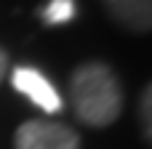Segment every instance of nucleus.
<instances>
[{
	"label": "nucleus",
	"instance_id": "nucleus-7",
	"mask_svg": "<svg viewBox=\"0 0 152 149\" xmlns=\"http://www.w3.org/2000/svg\"><path fill=\"white\" fill-rule=\"evenodd\" d=\"M5 72H8V53L0 48V83H3V77H5Z\"/></svg>",
	"mask_w": 152,
	"mask_h": 149
},
{
	"label": "nucleus",
	"instance_id": "nucleus-3",
	"mask_svg": "<svg viewBox=\"0 0 152 149\" xmlns=\"http://www.w3.org/2000/svg\"><path fill=\"white\" fill-rule=\"evenodd\" d=\"M11 85L21 93V96H27L35 107H40L43 112H48V115H53V112H59L61 109V96H59V91L51 85V80L43 75V72H37L35 67H16L13 72H11Z\"/></svg>",
	"mask_w": 152,
	"mask_h": 149
},
{
	"label": "nucleus",
	"instance_id": "nucleus-5",
	"mask_svg": "<svg viewBox=\"0 0 152 149\" xmlns=\"http://www.w3.org/2000/svg\"><path fill=\"white\" fill-rule=\"evenodd\" d=\"M75 13H77L75 0H48L45 8L40 11V19H43L45 24L56 27V24H67V21H72Z\"/></svg>",
	"mask_w": 152,
	"mask_h": 149
},
{
	"label": "nucleus",
	"instance_id": "nucleus-1",
	"mask_svg": "<svg viewBox=\"0 0 152 149\" xmlns=\"http://www.w3.org/2000/svg\"><path fill=\"white\" fill-rule=\"evenodd\" d=\"M69 99L80 123L104 128L118 120L123 109V91L115 72L107 64L88 61L69 77Z\"/></svg>",
	"mask_w": 152,
	"mask_h": 149
},
{
	"label": "nucleus",
	"instance_id": "nucleus-6",
	"mask_svg": "<svg viewBox=\"0 0 152 149\" xmlns=\"http://www.w3.org/2000/svg\"><path fill=\"white\" fill-rule=\"evenodd\" d=\"M150 88H147V91H144V96H142V104H139V117H142V123H144V136H147V139H150Z\"/></svg>",
	"mask_w": 152,
	"mask_h": 149
},
{
	"label": "nucleus",
	"instance_id": "nucleus-4",
	"mask_svg": "<svg viewBox=\"0 0 152 149\" xmlns=\"http://www.w3.org/2000/svg\"><path fill=\"white\" fill-rule=\"evenodd\" d=\"M102 3L120 27L131 32H150L152 0H102Z\"/></svg>",
	"mask_w": 152,
	"mask_h": 149
},
{
	"label": "nucleus",
	"instance_id": "nucleus-2",
	"mask_svg": "<svg viewBox=\"0 0 152 149\" xmlns=\"http://www.w3.org/2000/svg\"><path fill=\"white\" fill-rule=\"evenodd\" d=\"M16 149H80V139L61 123L29 120L16 131Z\"/></svg>",
	"mask_w": 152,
	"mask_h": 149
}]
</instances>
